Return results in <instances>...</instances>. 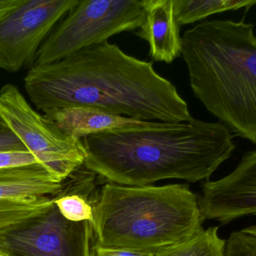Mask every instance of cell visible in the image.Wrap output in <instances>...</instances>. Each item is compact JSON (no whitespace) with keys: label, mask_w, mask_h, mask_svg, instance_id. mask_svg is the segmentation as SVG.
I'll use <instances>...</instances> for the list:
<instances>
[{"label":"cell","mask_w":256,"mask_h":256,"mask_svg":"<svg viewBox=\"0 0 256 256\" xmlns=\"http://www.w3.org/2000/svg\"><path fill=\"white\" fill-rule=\"evenodd\" d=\"M198 199L204 220L214 219L227 225L244 216L256 215V150L242 156L228 175L206 180Z\"/></svg>","instance_id":"10"},{"label":"cell","mask_w":256,"mask_h":256,"mask_svg":"<svg viewBox=\"0 0 256 256\" xmlns=\"http://www.w3.org/2000/svg\"><path fill=\"white\" fill-rule=\"evenodd\" d=\"M27 151L20 139L0 117V152Z\"/></svg>","instance_id":"18"},{"label":"cell","mask_w":256,"mask_h":256,"mask_svg":"<svg viewBox=\"0 0 256 256\" xmlns=\"http://www.w3.org/2000/svg\"><path fill=\"white\" fill-rule=\"evenodd\" d=\"M91 221L72 222L54 205L44 214L0 235V250L15 256H96Z\"/></svg>","instance_id":"8"},{"label":"cell","mask_w":256,"mask_h":256,"mask_svg":"<svg viewBox=\"0 0 256 256\" xmlns=\"http://www.w3.org/2000/svg\"><path fill=\"white\" fill-rule=\"evenodd\" d=\"M0 117L62 182L85 163L87 153L82 140L68 135L33 109L13 84H6L0 90Z\"/></svg>","instance_id":"6"},{"label":"cell","mask_w":256,"mask_h":256,"mask_svg":"<svg viewBox=\"0 0 256 256\" xmlns=\"http://www.w3.org/2000/svg\"><path fill=\"white\" fill-rule=\"evenodd\" d=\"M195 97L233 135L256 145V36L254 24L206 21L182 37Z\"/></svg>","instance_id":"3"},{"label":"cell","mask_w":256,"mask_h":256,"mask_svg":"<svg viewBox=\"0 0 256 256\" xmlns=\"http://www.w3.org/2000/svg\"><path fill=\"white\" fill-rule=\"evenodd\" d=\"M196 195L186 184L106 183L94 206L96 245L155 254L204 230Z\"/></svg>","instance_id":"4"},{"label":"cell","mask_w":256,"mask_h":256,"mask_svg":"<svg viewBox=\"0 0 256 256\" xmlns=\"http://www.w3.org/2000/svg\"><path fill=\"white\" fill-rule=\"evenodd\" d=\"M243 230L246 231V232L252 234V235L256 237V225H251V226L248 227V228H244Z\"/></svg>","instance_id":"21"},{"label":"cell","mask_w":256,"mask_h":256,"mask_svg":"<svg viewBox=\"0 0 256 256\" xmlns=\"http://www.w3.org/2000/svg\"><path fill=\"white\" fill-rule=\"evenodd\" d=\"M226 256H256V237L244 231H233L226 240Z\"/></svg>","instance_id":"16"},{"label":"cell","mask_w":256,"mask_h":256,"mask_svg":"<svg viewBox=\"0 0 256 256\" xmlns=\"http://www.w3.org/2000/svg\"><path fill=\"white\" fill-rule=\"evenodd\" d=\"M0 256H15L12 255V254L8 253L6 252H3V251L0 250Z\"/></svg>","instance_id":"22"},{"label":"cell","mask_w":256,"mask_h":256,"mask_svg":"<svg viewBox=\"0 0 256 256\" xmlns=\"http://www.w3.org/2000/svg\"><path fill=\"white\" fill-rule=\"evenodd\" d=\"M96 256H154V255L128 250V249L102 247L96 245Z\"/></svg>","instance_id":"19"},{"label":"cell","mask_w":256,"mask_h":256,"mask_svg":"<svg viewBox=\"0 0 256 256\" xmlns=\"http://www.w3.org/2000/svg\"><path fill=\"white\" fill-rule=\"evenodd\" d=\"M31 102L43 112L68 107L98 108L146 121H189L186 101L152 62L106 42L60 61L34 66L24 78Z\"/></svg>","instance_id":"1"},{"label":"cell","mask_w":256,"mask_h":256,"mask_svg":"<svg viewBox=\"0 0 256 256\" xmlns=\"http://www.w3.org/2000/svg\"><path fill=\"white\" fill-rule=\"evenodd\" d=\"M24 0H0V20L24 3Z\"/></svg>","instance_id":"20"},{"label":"cell","mask_w":256,"mask_h":256,"mask_svg":"<svg viewBox=\"0 0 256 256\" xmlns=\"http://www.w3.org/2000/svg\"><path fill=\"white\" fill-rule=\"evenodd\" d=\"M79 0H24L0 20V69L32 68L45 39Z\"/></svg>","instance_id":"7"},{"label":"cell","mask_w":256,"mask_h":256,"mask_svg":"<svg viewBox=\"0 0 256 256\" xmlns=\"http://www.w3.org/2000/svg\"><path fill=\"white\" fill-rule=\"evenodd\" d=\"M256 5V0H173L174 16L180 27L215 14L249 9Z\"/></svg>","instance_id":"14"},{"label":"cell","mask_w":256,"mask_h":256,"mask_svg":"<svg viewBox=\"0 0 256 256\" xmlns=\"http://www.w3.org/2000/svg\"><path fill=\"white\" fill-rule=\"evenodd\" d=\"M34 164L40 163L31 152H0V169Z\"/></svg>","instance_id":"17"},{"label":"cell","mask_w":256,"mask_h":256,"mask_svg":"<svg viewBox=\"0 0 256 256\" xmlns=\"http://www.w3.org/2000/svg\"><path fill=\"white\" fill-rule=\"evenodd\" d=\"M142 2L146 18L136 35L148 43L152 60L170 64L182 56L180 27L174 16L173 0Z\"/></svg>","instance_id":"11"},{"label":"cell","mask_w":256,"mask_h":256,"mask_svg":"<svg viewBox=\"0 0 256 256\" xmlns=\"http://www.w3.org/2000/svg\"><path fill=\"white\" fill-rule=\"evenodd\" d=\"M218 230V226L204 229L195 237L154 256H226V240L220 237Z\"/></svg>","instance_id":"15"},{"label":"cell","mask_w":256,"mask_h":256,"mask_svg":"<svg viewBox=\"0 0 256 256\" xmlns=\"http://www.w3.org/2000/svg\"><path fill=\"white\" fill-rule=\"evenodd\" d=\"M62 188L40 164L0 169V235L46 213Z\"/></svg>","instance_id":"9"},{"label":"cell","mask_w":256,"mask_h":256,"mask_svg":"<svg viewBox=\"0 0 256 256\" xmlns=\"http://www.w3.org/2000/svg\"><path fill=\"white\" fill-rule=\"evenodd\" d=\"M98 178L84 164L62 182L61 192L54 198V202L66 219L72 222H92L100 192L97 189Z\"/></svg>","instance_id":"13"},{"label":"cell","mask_w":256,"mask_h":256,"mask_svg":"<svg viewBox=\"0 0 256 256\" xmlns=\"http://www.w3.org/2000/svg\"><path fill=\"white\" fill-rule=\"evenodd\" d=\"M144 18L140 0H79L40 45L34 66L60 61L115 35L134 31Z\"/></svg>","instance_id":"5"},{"label":"cell","mask_w":256,"mask_h":256,"mask_svg":"<svg viewBox=\"0 0 256 256\" xmlns=\"http://www.w3.org/2000/svg\"><path fill=\"white\" fill-rule=\"evenodd\" d=\"M234 135L220 122L191 118L155 121L144 129L110 131L82 141L86 168L100 178L124 186H147L179 179L207 180L236 150Z\"/></svg>","instance_id":"2"},{"label":"cell","mask_w":256,"mask_h":256,"mask_svg":"<svg viewBox=\"0 0 256 256\" xmlns=\"http://www.w3.org/2000/svg\"><path fill=\"white\" fill-rule=\"evenodd\" d=\"M44 113L63 132L80 140L100 132L144 129L155 122L131 118L86 106L68 107Z\"/></svg>","instance_id":"12"}]
</instances>
